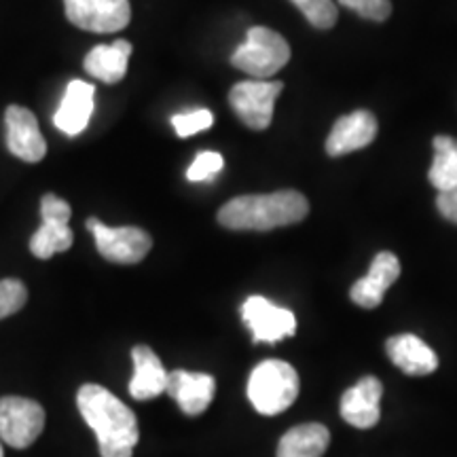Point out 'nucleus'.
I'll use <instances>...</instances> for the list:
<instances>
[{
	"label": "nucleus",
	"mask_w": 457,
	"mask_h": 457,
	"mask_svg": "<svg viewBox=\"0 0 457 457\" xmlns=\"http://www.w3.org/2000/svg\"><path fill=\"white\" fill-rule=\"evenodd\" d=\"M381 396H384L381 381L377 377H362L356 386L343 394L341 417L360 430L375 428L381 417Z\"/></svg>",
	"instance_id": "f8f14e48"
},
{
	"label": "nucleus",
	"mask_w": 457,
	"mask_h": 457,
	"mask_svg": "<svg viewBox=\"0 0 457 457\" xmlns=\"http://www.w3.org/2000/svg\"><path fill=\"white\" fill-rule=\"evenodd\" d=\"M377 138V119L369 111H353L333 125L327 138V153L341 157L360 151Z\"/></svg>",
	"instance_id": "2eb2a0df"
},
{
	"label": "nucleus",
	"mask_w": 457,
	"mask_h": 457,
	"mask_svg": "<svg viewBox=\"0 0 457 457\" xmlns=\"http://www.w3.org/2000/svg\"><path fill=\"white\" fill-rule=\"evenodd\" d=\"M0 457H4V451H3V443H0Z\"/></svg>",
	"instance_id": "cd10ccee"
},
{
	"label": "nucleus",
	"mask_w": 457,
	"mask_h": 457,
	"mask_svg": "<svg viewBox=\"0 0 457 457\" xmlns=\"http://www.w3.org/2000/svg\"><path fill=\"white\" fill-rule=\"evenodd\" d=\"M387 356L403 373L413 377L430 375L438 369L436 353L428 343H424L415 335H396L390 337L386 343Z\"/></svg>",
	"instance_id": "a211bd4d"
},
{
	"label": "nucleus",
	"mask_w": 457,
	"mask_h": 457,
	"mask_svg": "<svg viewBox=\"0 0 457 457\" xmlns=\"http://www.w3.org/2000/svg\"><path fill=\"white\" fill-rule=\"evenodd\" d=\"M400 276V261L392 253H379L370 262V270L352 286L350 299L364 310H375L384 301V295Z\"/></svg>",
	"instance_id": "4468645a"
},
{
	"label": "nucleus",
	"mask_w": 457,
	"mask_h": 457,
	"mask_svg": "<svg viewBox=\"0 0 457 457\" xmlns=\"http://www.w3.org/2000/svg\"><path fill=\"white\" fill-rule=\"evenodd\" d=\"M282 81H259V79H250L233 85L228 91V104L245 128L262 131L267 129L273 121V108L276 100L282 94Z\"/></svg>",
	"instance_id": "39448f33"
},
{
	"label": "nucleus",
	"mask_w": 457,
	"mask_h": 457,
	"mask_svg": "<svg viewBox=\"0 0 457 457\" xmlns=\"http://www.w3.org/2000/svg\"><path fill=\"white\" fill-rule=\"evenodd\" d=\"M339 4L370 21H384L392 15L390 0H339Z\"/></svg>",
	"instance_id": "a878e982"
},
{
	"label": "nucleus",
	"mask_w": 457,
	"mask_h": 457,
	"mask_svg": "<svg viewBox=\"0 0 457 457\" xmlns=\"http://www.w3.org/2000/svg\"><path fill=\"white\" fill-rule=\"evenodd\" d=\"M290 60V45L282 34L265 26H253L244 43L233 51L231 64L250 77L265 81L282 71Z\"/></svg>",
	"instance_id": "20e7f679"
},
{
	"label": "nucleus",
	"mask_w": 457,
	"mask_h": 457,
	"mask_svg": "<svg viewBox=\"0 0 457 457\" xmlns=\"http://www.w3.org/2000/svg\"><path fill=\"white\" fill-rule=\"evenodd\" d=\"M330 443V432L322 424L295 426L279 438L278 457H322Z\"/></svg>",
	"instance_id": "aec40b11"
},
{
	"label": "nucleus",
	"mask_w": 457,
	"mask_h": 457,
	"mask_svg": "<svg viewBox=\"0 0 457 457\" xmlns=\"http://www.w3.org/2000/svg\"><path fill=\"white\" fill-rule=\"evenodd\" d=\"M436 205L445 219L455 222L457 225V188H453V191H447V193H438Z\"/></svg>",
	"instance_id": "bb28decb"
},
{
	"label": "nucleus",
	"mask_w": 457,
	"mask_h": 457,
	"mask_svg": "<svg viewBox=\"0 0 457 457\" xmlns=\"http://www.w3.org/2000/svg\"><path fill=\"white\" fill-rule=\"evenodd\" d=\"M225 168V159L216 151H204L193 159L191 168L187 170V179L191 182H208Z\"/></svg>",
	"instance_id": "393cba45"
},
{
	"label": "nucleus",
	"mask_w": 457,
	"mask_h": 457,
	"mask_svg": "<svg viewBox=\"0 0 457 457\" xmlns=\"http://www.w3.org/2000/svg\"><path fill=\"white\" fill-rule=\"evenodd\" d=\"M28 288L21 279H0V320L13 316L26 305Z\"/></svg>",
	"instance_id": "5701e85b"
},
{
	"label": "nucleus",
	"mask_w": 457,
	"mask_h": 457,
	"mask_svg": "<svg viewBox=\"0 0 457 457\" xmlns=\"http://www.w3.org/2000/svg\"><path fill=\"white\" fill-rule=\"evenodd\" d=\"M307 21L318 30H328L337 21V7L333 0H290Z\"/></svg>",
	"instance_id": "4be33fe9"
},
{
	"label": "nucleus",
	"mask_w": 457,
	"mask_h": 457,
	"mask_svg": "<svg viewBox=\"0 0 457 457\" xmlns=\"http://www.w3.org/2000/svg\"><path fill=\"white\" fill-rule=\"evenodd\" d=\"M66 17L81 30L111 34L131 20L129 0H64Z\"/></svg>",
	"instance_id": "1a4fd4ad"
},
{
	"label": "nucleus",
	"mask_w": 457,
	"mask_h": 457,
	"mask_svg": "<svg viewBox=\"0 0 457 457\" xmlns=\"http://www.w3.org/2000/svg\"><path fill=\"white\" fill-rule=\"evenodd\" d=\"M79 413L98 438L102 457H131L138 445V420L128 404L98 384H85L77 394Z\"/></svg>",
	"instance_id": "f257e3e1"
},
{
	"label": "nucleus",
	"mask_w": 457,
	"mask_h": 457,
	"mask_svg": "<svg viewBox=\"0 0 457 457\" xmlns=\"http://www.w3.org/2000/svg\"><path fill=\"white\" fill-rule=\"evenodd\" d=\"M242 320L253 333L254 343H278L293 337L296 318L290 310L273 305L265 296H248L242 305Z\"/></svg>",
	"instance_id": "9d476101"
},
{
	"label": "nucleus",
	"mask_w": 457,
	"mask_h": 457,
	"mask_svg": "<svg viewBox=\"0 0 457 457\" xmlns=\"http://www.w3.org/2000/svg\"><path fill=\"white\" fill-rule=\"evenodd\" d=\"M299 375L284 360H265L248 379V398L261 415H279L299 396Z\"/></svg>",
	"instance_id": "7ed1b4c3"
},
{
	"label": "nucleus",
	"mask_w": 457,
	"mask_h": 457,
	"mask_svg": "<svg viewBox=\"0 0 457 457\" xmlns=\"http://www.w3.org/2000/svg\"><path fill=\"white\" fill-rule=\"evenodd\" d=\"M72 216L71 204L62 197L47 193L41 199V227L37 228L30 239V253L37 259L47 261L57 253L71 250L74 242L72 228L68 227V220Z\"/></svg>",
	"instance_id": "0eeeda50"
},
{
	"label": "nucleus",
	"mask_w": 457,
	"mask_h": 457,
	"mask_svg": "<svg viewBox=\"0 0 457 457\" xmlns=\"http://www.w3.org/2000/svg\"><path fill=\"white\" fill-rule=\"evenodd\" d=\"M165 392L179 403L180 411L188 417H197L208 411L214 400L216 379L208 373H188V370H171L168 373Z\"/></svg>",
	"instance_id": "ddd939ff"
},
{
	"label": "nucleus",
	"mask_w": 457,
	"mask_h": 457,
	"mask_svg": "<svg viewBox=\"0 0 457 457\" xmlns=\"http://www.w3.org/2000/svg\"><path fill=\"white\" fill-rule=\"evenodd\" d=\"M214 117L208 108H197L191 112H179L171 117V125H174L176 134L180 138H188V136H195L199 131H205L212 128Z\"/></svg>",
	"instance_id": "b1692460"
},
{
	"label": "nucleus",
	"mask_w": 457,
	"mask_h": 457,
	"mask_svg": "<svg viewBox=\"0 0 457 457\" xmlns=\"http://www.w3.org/2000/svg\"><path fill=\"white\" fill-rule=\"evenodd\" d=\"M131 55V45L129 41H114L111 45H98L85 55V71H87L89 77L100 79L102 83L114 85L123 81L125 72H128Z\"/></svg>",
	"instance_id": "6ab92c4d"
},
{
	"label": "nucleus",
	"mask_w": 457,
	"mask_h": 457,
	"mask_svg": "<svg viewBox=\"0 0 457 457\" xmlns=\"http://www.w3.org/2000/svg\"><path fill=\"white\" fill-rule=\"evenodd\" d=\"M94 96L96 87L87 81L74 79L68 83L64 98H62L54 117L55 128L66 136L81 134L87 128L91 114H94Z\"/></svg>",
	"instance_id": "dca6fc26"
},
{
	"label": "nucleus",
	"mask_w": 457,
	"mask_h": 457,
	"mask_svg": "<svg viewBox=\"0 0 457 457\" xmlns=\"http://www.w3.org/2000/svg\"><path fill=\"white\" fill-rule=\"evenodd\" d=\"M87 228L96 239V248L106 261L119 265H136L151 253L153 239L140 227H108L96 216L87 219Z\"/></svg>",
	"instance_id": "423d86ee"
},
{
	"label": "nucleus",
	"mask_w": 457,
	"mask_h": 457,
	"mask_svg": "<svg viewBox=\"0 0 457 457\" xmlns=\"http://www.w3.org/2000/svg\"><path fill=\"white\" fill-rule=\"evenodd\" d=\"M4 128L11 155L26 163L41 162L47 153V142L43 138L37 117L26 106H9L4 111Z\"/></svg>",
	"instance_id": "9b49d317"
},
{
	"label": "nucleus",
	"mask_w": 457,
	"mask_h": 457,
	"mask_svg": "<svg viewBox=\"0 0 457 457\" xmlns=\"http://www.w3.org/2000/svg\"><path fill=\"white\" fill-rule=\"evenodd\" d=\"M432 187L438 193H447L457 188V140L451 136L434 138V162L428 171Z\"/></svg>",
	"instance_id": "412c9836"
},
{
	"label": "nucleus",
	"mask_w": 457,
	"mask_h": 457,
	"mask_svg": "<svg viewBox=\"0 0 457 457\" xmlns=\"http://www.w3.org/2000/svg\"><path fill=\"white\" fill-rule=\"evenodd\" d=\"M134 377L129 381V396L134 400H153L162 396L168 387V370L148 345H136L131 350Z\"/></svg>",
	"instance_id": "f3484780"
},
{
	"label": "nucleus",
	"mask_w": 457,
	"mask_h": 457,
	"mask_svg": "<svg viewBox=\"0 0 457 457\" xmlns=\"http://www.w3.org/2000/svg\"><path fill=\"white\" fill-rule=\"evenodd\" d=\"M45 409L37 400L21 396L0 398V441L13 449H26L41 436Z\"/></svg>",
	"instance_id": "6e6552de"
},
{
	"label": "nucleus",
	"mask_w": 457,
	"mask_h": 457,
	"mask_svg": "<svg viewBox=\"0 0 457 457\" xmlns=\"http://www.w3.org/2000/svg\"><path fill=\"white\" fill-rule=\"evenodd\" d=\"M310 214V202L299 191L267 193V195H239L227 202L216 214L222 227L233 231H271L301 222Z\"/></svg>",
	"instance_id": "f03ea898"
}]
</instances>
